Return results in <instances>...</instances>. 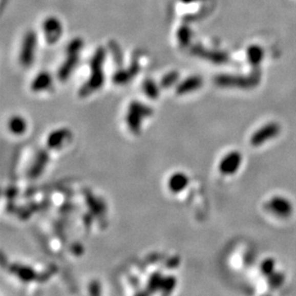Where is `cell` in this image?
I'll return each instance as SVG.
<instances>
[{
  "mask_svg": "<svg viewBox=\"0 0 296 296\" xmlns=\"http://www.w3.org/2000/svg\"><path fill=\"white\" fill-rule=\"evenodd\" d=\"M176 286V279L174 277H166L163 278L162 284L160 289L163 290L164 293H169Z\"/></svg>",
  "mask_w": 296,
  "mask_h": 296,
  "instance_id": "25",
  "label": "cell"
},
{
  "mask_svg": "<svg viewBox=\"0 0 296 296\" xmlns=\"http://www.w3.org/2000/svg\"><path fill=\"white\" fill-rule=\"evenodd\" d=\"M183 3H191L193 1H196V0H181Z\"/></svg>",
  "mask_w": 296,
  "mask_h": 296,
  "instance_id": "27",
  "label": "cell"
},
{
  "mask_svg": "<svg viewBox=\"0 0 296 296\" xmlns=\"http://www.w3.org/2000/svg\"><path fill=\"white\" fill-rule=\"evenodd\" d=\"M265 208L269 213L280 218H289L292 214L293 207L290 201L282 197H273L265 203Z\"/></svg>",
  "mask_w": 296,
  "mask_h": 296,
  "instance_id": "5",
  "label": "cell"
},
{
  "mask_svg": "<svg viewBox=\"0 0 296 296\" xmlns=\"http://www.w3.org/2000/svg\"><path fill=\"white\" fill-rule=\"evenodd\" d=\"M83 46V40L81 37H75L67 47V59L59 67L58 71V78L60 81H66L74 71L75 67H77L80 53Z\"/></svg>",
  "mask_w": 296,
  "mask_h": 296,
  "instance_id": "2",
  "label": "cell"
},
{
  "mask_svg": "<svg viewBox=\"0 0 296 296\" xmlns=\"http://www.w3.org/2000/svg\"><path fill=\"white\" fill-rule=\"evenodd\" d=\"M142 120H143V117H141L139 114H137L136 112L129 110L128 115H126V123L129 125L130 130L134 134H137L140 133Z\"/></svg>",
  "mask_w": 296,
  "mask_h": 296,
  "instance_id": "16",
  "label": "cell"
},
{
  "mask_svg": "<svg viewBox=\"0 0 296 296\" xmlns=\"http://www.w3.org/2000/svg\"><path fill=\"white\" fill-rule=\"evenodd\" d=\"M8 126H9V130L11 131V133L16 134V135L24 134L27 130L26 121L22 116H18V115L13 116L12 118L10 119Z\"/></svg>",
  "mask_w": 296,
  "mask_h": 296,
  "instance_id": "15",
  "label": "cell"
},
{
  "mask_svg": "<svg viewBox=\"0 0 296 296\" xmlns=\"http://www.w3.org/2000/svg\"><path fill=\"white\" fill-rule=\"evenodd\" d=\"M105 50L104 47L97 48L90 61V76L89 80L81 87L79 95L87 97L103 87L104 82V62Z\"/></svg>",
  "mask_w": 296,
  "mask_h": 296,
  "instance_id": "1",
  "label": "cell"
},
{
  "mask_svg": "<svg viewBox=\"0 0 296 296\" xmlns=\"http://www.w3.org/2000/svg\"><path fill=\"white\" fill-rule=\"evenodd\" d=\"M37 49V35L34 31H28L23 39L19 52V61L24 67H30L35 60Z\"/></svg>",
  "mask_w": 296,
  "mask_h": 296,
  "instance_id": "3",
  "label": "cell"
},
{
  "mask_svg": "<svg viewBox=\"0 0 296 296\" xmlns=\"http://www.w3.org/2000/svg\"><path fill=\"white\" fill-rule=\"evenodd\" d=\"M70 136V132L67 129L54 131L47 138V146L49 149H58Z\"/></svg>",
  "mask_w": 296,
  "mask_h": 296,
  "instance_id": "11",
  "label": "cell"
},
{
  "mask_svg": "<svg viewBox=\"0 0 296 296\" xmlns=\"http://www.w3.org/2000/svg\"><path fill=\"white\" fill-rule=\"evenodd\" d=\"M274 268H275V261L272 258H267V259L264 260L263 263L261 264L260 270L263 275L267 277L270 274L273 273Z\"/></svg>",
  "mask_w": 296,
  "mask_h": 296,
  "instance_id": "20",
  "label": "cell"
},
{
  "mask_svg": "<svg viewBox=\"0 0 296 296\" xmlns=\"http://www.w3.org/2000/svg\"><path fill=\"white\" fill-rule=\"evenodd\" d=\"M129 110L136 112L137 114H139L141 117H143V118L149 117V116H151L153 114V110L150 107L146 105V104H142L141 102H137V101H134L132 104H130Z\"/></svg>",
  "mask_w": 296,
  "mask_h": 296,
  "instance_id": "18",
  "label": "cell"
},
{
  "mask_svg": "<svg viewBox=\"0 0 296 296\" xmlns=\"http://www.w3.org/2000/svg\"><path fill=\"white\" fill-rule=\"evenodd\" d=\"M262 50L258 48L257 46H253L248 50V56L249 59L253 65L259 64L260 60L262 59Z\"/></svg>",
  "mask_w": 296,
  "mask_h": 296,
  "instance_id": "24",
  "label": "cell"
},
{
  "mask_svg": "<svg viewBox=\"0 0 296 296\" xmlns=\"http://www.w3.org/2000/svg\"><path fill=\"white\" fill-rule=\"evenodd\" d=\"M190 35H191V32H190V30L188 29V27H186V26L181 27L180 29L178 30V32L179 44L182 46H186V45H188V43L190 40V37H191Z\"/></svg>",
  "mask_w": 296,
  "mask_h": 296,
  "instance_id": "23",
  "label": "cell"
},
{
  "mask_svg": "<svg viewBox=\"0 0 296 296\" xmlns=\"http://www.w3.org/2000/svg\"><path fill=\"white\" fill-rule=\"evenodd\" d=\"M16 273L23 280H32L35 277V272L28 267H19L16 269Z\"/></svg>",
  "mask_w": 296,
  "mask_h": 296,
  "instance_id": "26",
  "label": "cell"
},
{
  "mask_svg": "<svg viewBox=\"0 0 296 296\" xmlns=\"http://www.w3.org/2000/svg\"><path fill=\"white\" fill-rule=\"evenodd\" d=\"M242 163V155L239 152H231L221 160L219 170L222 175L229 176L237 172Z\"/></svg>",
  "mask_w": 296,
  "mask_h": 296,
  "instance_id": "8",
  "label": "cell"
},
{
  "mask_svg": "<svg viewBox=\"0 0 296 296\" xmlns=\"http://www.w3.org/2000/svg\"><path fill=\"white\" fill-rule=\"evenodd\" d=\"M178 80V73L174 71V72H170L168 74L165 75L162 78L161 81V87L164 89L170 88L174 83H176Z\"/></svg>",
  "mask_w": 296,
  "mask_h": 296,
  "instance_id": "22",
  "label": "cell"
},
{
  "mask_svg": "<svg viewBox=\"0 0 296 296\" xmlns=\"http://www.w3.org/2000/svg\"><path fill=\"white\" fill-rule=\"evenodd\" d=\"M216 83L220 87L224 88H242L249 89L257 86L258 79L255 78H243V77H234L227 75L218 76L215 79Z\"/></svg>",
  "mask_w": 296,
  "mask_h": 296,
  "instance_id": "6",
  "label": "cell"
},
{
  "mask_svg": "<svg viewBox=\"0 0 296 296\" xmlns=\"http://www.w3.org/2000/svg\"><path fill=\"white\" fill-rule=\"evenodd\" d=\"M48 154L41 151L37 154L35 161L33 163V166L29 171V177L32 178H36L40 176V174L45 170V166L48 162Z\"/></svg>",
  "mask_w": 296,
  "mask_h": 296,
  "instance_id": "13",
  "label": "cell"
},
{
  "mask_svg": "<svg viewBox=\"0 0 296 296\" xmlns=\"http://www.w3.org/2000/svg\"><path fill=\"white\" fill-rule=\"evenodd\" d=\"M281 132V126L278 123H268L262 126L250 137V145L253 147H259L267 140L276 137Z\"/></svg>",
  "mask_w": 296,
  "mask_h": 296,
  "instance_id": "4",
  "label": "cell"
},
{
  "mask_svg": "<svg viewBox=\"0 0 296 296\" xmlns=\"http://www.w3.org/2000/svg\"><path fill=\"white\" fill-rule=\"evenodd\" d=\"M52 84V76L48 72H41L32 81L31 89L34 92H40L47 90Z\"/></svg>",
  "mask_w": 296,
  "mask_h": 296,
  "instance_id": "12",
  "label": "cell"
},
{
  "mask_svg": "<svg viewBox=\"0 0 296 296\" xmlns=\"http://www.w3.org/2000/svg\"><path fill=\"white\" fill-rule=\"evenodd\" d=\"M188 184H189V178L185 174H182V173L174 174L168 182L171 192L175 193V194L183 191Z\"/></svg>",
  "mask_w": 296,
  "mask_h": 296,
  "instance_id": "10",
  "label": "cell"
},
{
  "mask_svg": "<svg viewBox=\"0 0 296 296\" xmlns=\"http://www.w3.org/2000/svg\"><path fill=\"white\" fill-rule=\"evenodd\" d=\"M163 278L161 277V275L158 273V272H156V273L153 274L149 280L148 287L149 289L155 291L156 289H160L161 288V284H162Z\"/></svg>",
  "mask_w": 296,
  "mask_h": 296,
  "instance_id": "21",
  "label": "cell"
},
{
  "mask_svg": "<svg viewBox=\"0 0 296 296\" xmlns=\"http://www.w3.org/2000/svg\"><path fill=\"white\" fill-rule=\"evenodd\" d=\"M143 90L144 93L152 100H156L159 96V90L153 80L147 79L143 81Z\"/></svg>",
  "mask_w": 296,
  "mask_h": 296,
  "instance_id": "17",
  "label": "cell"
},
{
  "mask_svg": "<svg viewBox=\"0 0 296 296\" xmlns=\"http://www.w3.org/2000/svg\"><path fill=\"white\" fill-rule=\"evenodd\" d=\"M43 31L46 43L48 45H55L61 37L64 29L59 18L55 16H49L43 24Z\"/></svg>",
  "mask_w": 296,
  "mask_h": 296,
  "instance_id": "7",
  "label": "cell"
},
{
  "mask_svg": "<svg viewBox=\"0 0 296 296\" xmlns=\"http://www.w3.org/2000/svg\"><path fill=\"white\" fill-rule=\"evenodd\" d=\"M202 78L200 76H192L187 78L185 81H181L176 89V92L178 95H184L190 92H193L202 87Z\"/></svg>",
  "mask_w": 296,
  "mask_h": 296,
  "instance_id": "9",
  "label": "cell"
},
{
  "mask_svg": "<svg viewBox=\"0 0 296 296\" xmlns=\"http://www.w3.org/2000/svg\"><path fill=\"white\" fill-rule=\"evenodd\" d=\"M139 71V65L134 61L133 67L128 70H119L113 76V82L117 84H124L126 83L130 80H132L136 73Z\"/></svg>",
  "mask_w": 296,
  "mask_h": 296,
  "instance_id": "14",
  "label": "cell"
},
{
  "mask_svg": "<svg viewBox=\"0 0 296 296\" xmlns=\"http://www.w3.org/2000/svg\"><path fill=\"white\" fill-rule=\"evenodd\" d=\"M285 282V274L280 271H274L273 273L267 276V284L271 289H277L281 287Z\"/></svg>",
  "mask_w": 296,
  "mask_h": 296,
  "instance_id": "19",
  "label": "cell"
}]
</instances>
